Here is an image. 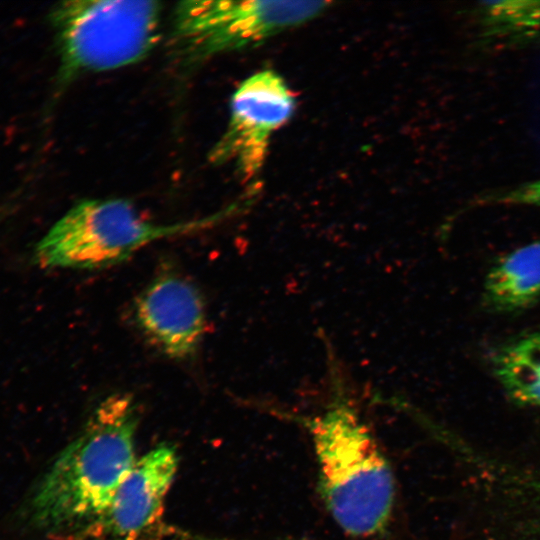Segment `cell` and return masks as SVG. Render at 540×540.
<instances>
[{
  "label": "cell",
  "instance_id": "6da1fadb",
  "mask_svg": "<svg viewBox=\"0 0 540 540\" xmlns=\"http://www.w3.org/2000/svg\"><path fill=\"white\" fill-rule=\"evenodd\" d=\"M139 411L133 397L116 393L94 409L56 458L30 504L40 528H82L102 514L129 474L135 457Z\"/></svg>",
  "mask_w": 540,
  "mask_h": 540
},
{
  "label": "cell",
  "instance_id": "7a4b0ae2",
  "mask_svg": "<svg viewBox=\"0 0 540 540\" xmlns=\"http://www.w3.org/2000/svg\"><path fill=\"white\" fill-rule=\"evenodd\" d=\"M309 428L321 496L333 520L353 537L382 531L392 513L395 482L370 431L346 408L316 418Z\"/></svg>",
  "mask_w": 540,
  "mask_h": 540
},
{
  "label": "cell",
  "instance_id": "3957f363",
  "mask_svg": "<svg viewBox=\"0 0 540 540\" xmlns=\"http://www.w3.org/2000/svg\"><path fill=\"white\" fill-rule=\"evenodd\" d=\"M230 210L160 225L143 219L132 203L124 199H85L52 226L37 244L34 257L46 268H106L157 240L218 224Z\"/></svg>",
  "mask_w": 540,
  "mask_h": 540
},
{
  "label": "cell",
  "instance_id": "277c9868",
  "mask_svg": "<svg viewBox=\"0 0 540 540\" xmlns=\"http://www.w3.org/2000/svg\"><path fill=\"white\" fill-rule=\"evenodd\" d=\"M161 12L157 1L59 3L51 18L60 52L61 80L141 61L159 39Z\"/></svg>",
  "mask_w": 540,
  "mask_h": 540
},
{
  "label": "cell",
  "instance_id": "5b68a950",
  "mask_svg": "<svg viewBox=\"0 0 540 540\" xmlns=\"http://www.w3.org/2000/svg\"><path fill=\"white\" fill-rule=\"evenodd\" d=\"M323 1L180 2L174 12V35L184 54L205 59L258 43L321 13Z\"/></svg>",
  "mask_w": 540,
  "mask_h": 540
},
{
  "label": "cell",
  "instance_id": "8992f818",
  "mask_svg": "<svg viewBox=\"0 0 540 540\" xmlns=\"http://www.w3.org/2000/svg\"><path fill=\"white\" fill-rule=\"evenodd\" d=\"M293 107V96L277 73L251 75L232 96L228 127L210 160L234 162L243 180L253 179L263 167L272 133L290 118Z\"/></svg>",
  "mask_w": 540,
  "mask_h": 540
},
{
  "label": "cell",
  "instance_id": "52a82bcc",
  "mask_svg": "<svg viewBox=\"0 0 540 540\" xmlns=\"http://www.w3.org/2000/svg\"><path fill=\"white\" fill-rule=\"evenodd\" d=\"M177 467L176 449L168 444L137 459L109 506L80 528L77 540H139L160 519Z\"/></svg>",
  "mask_w": 540,
  "mask_h": 540
},
{
  "label": "cell",
  "instance_id": "ba28073f",
  "mask_svg": "<svg viewBox=\"0 0 540 540\" xmlns=\"http://www.w3.org/2000/svg\"><path fill=\"white\" fill-rule=\"evenodd\" d=\"M134 316L149 341L174 360L192 358L206 332L203 296L178 274L153 279L136 298Z\"/></svg>",
  "mask_w": 540,
  "mask_h": 540
},
{
  "label": "cell",
  "instance_id": "9c48e42d",
  "mask_svg": "<svg viewBox=\"0 0 540 540\" xmlns=\"http://www.w3.org/2000/svg\"><path fill=\"white\" fill-rule=\"evenodd\" d=\"M540 299V241L499 259L485 277L482 304L494 313L526 310Z\"/></svg>",
  "mask_w": 540,
  "mask_h": 540
},
{
  "label": "cell",
  "instance_id": "30bf717a",
  "mask_svg": "<svg viewBox=\"0 0 540 540\" xmlns=\"http://www.w3.org/2000/svg\"><path fill=\"white\" fill-rule=\"evenodd\" d=\"M492 373L514 403L540 408V331H530L499 345L491 354Z\"/></svg>",
  "mask_w": 540,
  "mask_h": 540
},
{
  "label": "cell",
  "instance_id": "8fae6325",
  "mask_svg": "<svg viewBox=\"0 0 540 540\" xmlns=\"http://www.w3.org/2000/svg\"><path fill=\"white\" fill-rule=\"evenodd\" d=\"M477 9L485 44L518 46L540 36V1H483Z\"/></svg>",
  "mask_w": 540,
  "mask_h": 540
},
{
  "label": "cell",
  "instance_id": "7c38bea8",
  "mask_svg": "<svg viewBox=\"0 0 540 540\" xmlns=\"http://www.w3.org/2000/svg\"><path fill=\"white\" fill-rule=\"evenodd\" d=\"M477 205L540 206V179L492 192L476 200Z\"/></svg>",
  "mask_w": 540,
  "mask_h": 540
}]
</instances>
